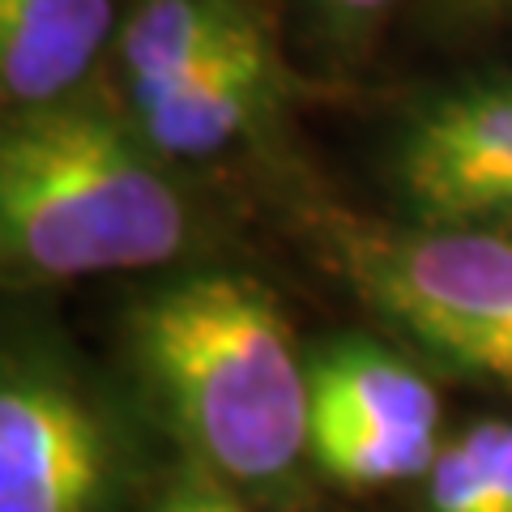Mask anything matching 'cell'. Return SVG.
<instances>
[{
  "mask_svg": "<svg viewBox=\"0 0 512 512\" xmlns=\"http://www.w3.org/2000/svg\"><path fill=\"white\" fill-rule=\"evenodd\" d=\"M380 218L410 231L512 239V64L423 86L376 150Z\"/></svg>",
  "mask_w": 512,
  "mask_h": 512,
  "instance_id": "4",
  "label": "cell"
},
{
  "mask_svg": "<svg viewBox=\"0 0 512 512\" xmlns=\"http://www.w3.org/2000/svg\"><path fill=\"white\" fill-rule=\"evenodd\" d=\"M308 248L342 291L436 376L512 397V239L410 231L380 214L308 201Z\"/></svg>",
  "mask_w": 512,
  "mask_h": 512,
  "instance_id": "3",
  "label": "cell"
},
{
  "mask_svg": "<svg viewBox=\"0 0 512 512\" xmlns=\"http://www.w3.org/2000/svg\"><path fill=\"white\" fill-rule=\"evenodd\" d=\"M133 0H0L5 116L60 107L103 86Z\"/></svg>",
  "mask_w": 512,
  "mask_h": 512,
  "instance_id": "8",
  "label": "cell"
},
{
  "mask_svg": "<svg viewBox=\"0 0 512 512\" xmlns=\"http://www.w3.org/2000/svg\"><path fill=\"white\" fill-rule=\"evenodd\" d=\"M419 491L423 512H512V414L448 431Z\"/></svg>",
  "mask_w": 512,
  "mask_h": 512,
  "instance_id": "10",
  "label": "cell"
},
{
  "mask_svg": "<svg viewBox=\"0 0 512 512\" xmlns=\"http://www.w3.org/2000/svg\"><path fill=\"white\" fill-rule=\"evenodd\" d=\"M431 26L453 35H483L512 22V0H423Z\"/></svg>",
  "mask_w": 512,
  "mask_h": 512,
  "instance_id": "13",
  "label": "cell"
},
{
  "mask_svg": "<svg viewBox=\"0 0 512 512\" xmlns=\"http://www.w3.org/2000/svg\"><path fill=\"white\" fill-rule=\"evenodd\" d=\"M210 244L192 167L163 158L107 82L0 128V256L18 286L175 274Z\"/></svg>",
  "mask_w": 512,
  "mask_h": 512,
  "instance_id": "2",
  "label": "cell"
},
{
  "mask_svg": "<svg viewBox=\"0 0 512 512\" xmlns=\"http://www.w3.org/2000/svg\"><path fill=\"white\" fill-rule=\"evenodd\" d=\"M406 0H295L303 30L329 64H363Z\"/></svg>",
  "mask_w": 512,
  "mask_h": 512,
  "instance_id": "11",
  "label": "cell"
},
{
  "mask_svg": "<svg viewBox=\"0 0 512 512\" xmlns=\"http://www.w3.org/2000/svg\"><path fill=\"white\" fill-rule=\"evenodd\" d=\"M146 512H261V504H252L244 491H235L227 478L197 466L192 457H180L150 495Z\"/></svg>",
  "mask_w": 512,
  "mask_h": 512,
  "instance_id": "12",
  "label": "cell"
},
{
  "mask_svg": "<svg viewBox=\"0 0 512 512\" xmlns=\"http://www.w3.org/2000/svg\"><path fill=\"white\" fill-rule=\"evenodd\" d=\"M308 466L342 491L423 483L444 444L440 376L406 346L350 333L308 350Z\"/></svg>",
  "mask_w": 512,
  "mask_h": 512,
  "instance_id": "5",
  "label": "cell"
},
{
  "mask_svg": "<svg viewBox=\"0 0 512 512\" xmlns=\"http://www.w3.org/2000/svg\"><path fill=\"white\" fill-rule=\"evenodd\" d=\"M286 99V64L274 22L252 26L222 52L201 60L167 90L120 103L137 133L180 167H197L256 141Z\"/></svg>",
  "mask_w": 512,
  "mask_h": 512,
  "instance_id": "7",
  "label": "cell"
},
{
  "mask_svg": "<svg viewBox=\"0 0 512 512\" xmlns=\"http://www.w3.org/2000/svg\"><path fill=\"white\" fill-rule=\"evenodd\" d=\"M128 448L116 414L52 350H9L0 380V512H116Z\"/></svg>",
  "mask_w": 512,
  "mask_h": 512,
  "instance_id": "6",
  "label": "cell"
},
{
  "mask_svg": "<svg viewBox=\"0 0 512 512\" xmlns=\"http://www.w3.org/2000/svg\"><path fill=\"white\" fill-rule=\"evenodd\" d=\"M265 0H133L111 60V86L120 103L167 90L201 60L222 52L252 26H265Z\"/></svg>",
  "mask_w": 512,
  "mask_h": 512,
  "instance_id": "9",
  "label": "cell"
},
{
  "mask_svg": "<svg viewBox=\"0 0 512 512\" xmlns=\"http://www.w3.org/2000/svg\"><path fill=\"white\" fill-rule=\"evenodd\" d=\"M128 367L180 457L252 504H282L312 474L308 350L282 299L244 269L163 274L124 316Z\"/></svg>",
  "mask_w": 512,
  "mask_h": 512,
  "instance_id": "1",
  "label": "cell"
}]
</instances>
